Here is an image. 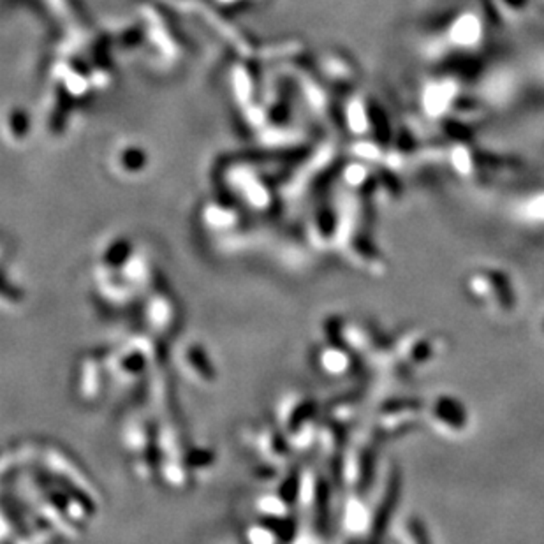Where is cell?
<instances>
[{
	"label": "cell",
	"mask_w": 544,
	"mask_h": 544,
	"mask_svg": "<svg viewBox=\"0 0 544 544\" xmlns=\"http://www.w3.org/2000/svg\"><path fill=\"white\" fill-rule=\"evenodd\" d=\"M433 416L439 423L446 426V428L460 430L465 426V411L458 405V402L451 400V398H442L437 402V405L433 407Z\"/></svg>",
	"instance_id": "1"
}]
</instances>
